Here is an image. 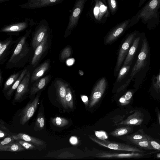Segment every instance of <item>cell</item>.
Returning a JSON list of instances; mask_svg holds the SVG:
<instances>
[{
	"mask_svg": "<svg viewBox=\"0 0 160 160\" xmlns=\"http://www.w3.org/2000/svg\"><path fill=\"white\" fill-rule=\"evenodd\" d=\"M29 32H27L16 41L14 49L6 63L7 69L25 67L31 58L32 47L30 46L28 40Z\"/></svg>",
	"mask_w": 160,
	"mask_h": 160,
	"instance_id": "6da1fadb",
	"label": "cell"
},
{
	"mask_svg": "<svg viewBox=\"0 0 160 160\" xmlns=\"http://www.w3.org/2000/svg\"><path fill=\"white\" fill-rule=\"evenodd\" d=\"M160 0H149L133 18L128 28L137 23L140 20L145 23L157 18Z\"/></svg>",
	"mask_w": 160,
	"mask_h": 160,
	"instance_id": "7a4b0ae2",
	"label": "cell"
},
{
	"mask_svg": "<svg viewBox=\"0 0 160 160\" xmlns=\"http://www.w3.org/2000/svg\"><path fill=\"white\" fill-rule=\"evenodd\" d=\"M52 38L47 34L37 47L32 58L31 66L36 67L47 54L51 46Z\"/></svg>",
	"mask_w": 160,
	"mask_h": 160,
	"instance_id": "3957f363",
	"label": "cell"
},
{
	"mask_svg": "<svg viewBox=\"0 0 160 160\" xmlns=\"http://www.w3.org/2000/svg\"><path fill=\"white\" fill-rule=\"evenodd\" d=\"M92 141L102 146L114 150L127 151L132 152H144L145 151L137 147L117 142H110L105 140H102L89 136Z\"/></svg>",
	"mask_w": 160,
	"mask_h": 160,
	"instance_id": "277c9868",
	"label": "cell"
},
{
	"mask_svg": "<svg viewBox=\"0 0 160 160\" xmlns=\"http://www.w3.org/2000/svg\"><path fill=\"white\" fill-rule=\"evenodd\" d=\"M148 51V43L146 40L143 39L142 40L141 50L138 55L136 62L132 69L130 76L131 79L146 66Z\"/></svg>",
	"mask_w": 160,
	"mask_h": 160,
	"instance_id": "5b68a950",
	"label": "cell"
},
{
	"mask_svg": "<svg viewBox=\"0 0 160 160\" xmlns=\"http://www.w3.org/2000/svg\"><path fill=\"white\" fill-rule=\"evenodd\" d=\"M88 0H76L70 17L66 34H69L77 26L79 18Z\"/></svg>",
	"mask_w": 160,
	"mask_h": 160,
	"instance_id": "8992f818",
	"label": "cell"
},
{
	"mask_svg": "<svg viewBox=\"0 0 160 160\" xmlns=\"http://www.w3.org/2000/svg\"><path fill=\"white\" fill-rule=\"evenodd\" d=\"M42 92H38L33 100L30 101L21 112L19 115L21 124H25L33 116L38 106Z\"/></svg>",
	"mask_w": 160,
	"mask_h": 160,
	"instance_id": "52a82bcc",
	"label": "cell"
},
{
	"mask_svg": "<svg viewBox=\"0 0 160 160\" xmlns=\"http://www.w3.org/2000/svg\"><path fill=\"white\" fill-rule=\"evenodd\" d=\"M31 74L29 68L16 90L13 103L20 102L29 92V86L30 84Z\"/></svg>",
	"mask_w": 160,
	"mask_h": 160,
	"instance_id": "ba28073f",
	"label": "cell"
},
{
	"mask_svg": "<svg viewBox=\"0 0 160 160\" xmlns=\"http://www.w3.org/2000/svg\"><path fill=\"white\" fill-rule=\"evenodd\" d=\"M51 85L55 90L56 96L63 107L65 109H67L65 97L66 90L68 85L61 78H56L52 82Z\"/></svg>",
	"mask_w": 160,
	"mask_h": 160,
	"instance_id": "9c48e42d",
	"label": "cell"
},
{
	"mask_svg": "<svg viewBox=\"0 0 160 160\" xmlns=\"http://www.w3.org/2000/svg\"><path fill=\"white\" fill-rule=\"evenodd\" d=\"M94 2L93 12L95 20L97 22H103L109 16L108 7L101 0H94Z\"/></svg>",
	"mask_w": 160,
	"mask_h": 160,
	"instance_id": "30bf717a",
	"label": "cell"
},
{
	"mask_svg": "<svg viewBox=\"0 0 160 160\" xmlns=\"http://www.w3.org/2000/svg\"><path fill=\"white\" fill-rule=\"evenodd\" d=\"M107 86V82L103 78L100 80L94 87L89 103L90 108L94 106L99 101L104 93Z\"/></svg>",
	"mask_w": 160,
	"mask_h": 160,
	"instance_id": "8fae6325",
	"label": "cell"
},
{
	"mask_svg": "<svg viewBox=\"0 0 160 160\" xmlns=\"http://www.w3.org/2000/svg\"><path fill=\"white\" fill-rule=\"evenodd\" d=\"M136 35V32L129 35L126 39L119 51L117 61L115 68L116 72L118 71L123 60L126 58L130 48L131 44Z\"/></svg>",
	"mask_w": 160,
	"mask_h": 160,
	"instance_id": "7c38bea8",
	"label": "cell"
},
{
	"mask_svg": "<svg viewBox=\"0 0 160 160\" xmlns=\"http://www.w3.org/2000/svg\"><path fill=\"white\" fill-rule=\"evenodd\" d=\"M131 20V18L126 20L112 28L106 37V44H109L115 40L128 28Z\"/></svg>",
	"mask_w": 160,
	"mask_h": 160,
	"instance_id": "4fadbf2b",
	"label": "cell"
},
{
	"mask_svg": "<svg viewBox=\"0 0 160 160\" xmlns=\"http://www.w3.org/2000/svg\"><path fill=\"white\" fill-rule=\"evenodd\" d=\"M51 61L50 58L46 59L39 66L37 67L31 74L30 84L42 77L47 73L50 69Z\"/></svg>",
	"mask_w": 160,
	"mask_h": 160,
	"instance_id": "5bb4252c",
	"label": "cell"
},
{
	"mask_svg": "<svg viewBox=\"0 0 160 160\" xmlns=\"http://www.w3.org/2000/svg\"><path fill=\"white\" fill-rule=\"evenodd\" d=\"M12 37L1 41L0 42V64L2 65L8 60V57L11 52L12 45L15 43Z\"/></svg>",
	"mask_w": 160,
	"mask_h": 160,
	"instance_id": "9a60e30c",
	"label": "cell"
},
{
	"mask_svg": "<svg viewBox=\"0 0 160 160\" xmlns=\"http://www.w3.org/2000/svg\"><path fill=\"white\" fill-rule=\"evenodd\" d=\"M147 154L138 152H132L128 153H111L101 152L96 154L95 157L100 158H140L145 156Z\"/></svg>",
	"mask_w": 160,
	"mask_h": 160,
	"instance_id": "2e32d148",
	"label": "cell"
},
{
	"mask_svg": "<svg viewBox=\"0 0 160 160\" xmlns=\"http://www.w3.org/2000/svg\"><path fill=\"white\" fill-rule=\"evenodd\" d=\"M52 76L50 74L40 78L34 82L31 86L29 96L32 97L44 89L51 81Z\"/></svg>",
	"mask_w": 160,
	"mask_h": 160,
	"instance_id": "e0dca14e",
	"label": "cell"
},
{
	"mask_svg": "<svg viewBox=\"0 0 160 160\" xmlns=\"http://www.w3.org/2000/svg\"><path fill=\"white\" fill-rule=\"evenodd\" d=\"M144 120V114L140 110H136L124 120L116 124L117 125H129L138 126L141 124Z\"/></svg>",
	"mask_w": 160,
	"mask_h": 160,
	"instance_id": "ac0fdd59",
	"label": "cell"
},
{
	"mask_svg": "<svg viewBox=\"0 0 160 160\" xmlns=\"http://www.w3.org/2000/svg\"><path fill=\"white\" fill-rule=\"evenodd\" d=\"M48 34L47 29L46 28L39 29L35 32L31 40V46L34 52Z\"/></svg>",
	"mask_w": 160,
	"mask_h": 160,
	"instance_id": "d6986e66",
	"label": "cell"
},
{
	"mask_svg": "<svg viewBox=\"0 0 160 160\" xmlns=\"http://www.w3.org/2000/svg\"><path fill=\"white\" fill-rule=\"evenodd\" d=\"M38 113L36 117V122L34 127L36 131H41L45 127V116L44 113V109L42 104V100L41 103Z\"/></svg>",
	"mask_w": 160,
	"mask_h": 160,
	"instance_id": "ffe728a7",
	"label": "cell"
},
{
	"mask_svg": "<svg viewBox=\"0 0 160 160\" xmlns=\"http://www.w3.org/2000/svg\"><path fill=\"white\" fill-rule=\"evenodd\" d=\"M13 137L15 140H22L31 143L37 146H42L45 144L44 141L41 139L23 133H18L13 135Z\"/></svg>",
	"mask_w": 160,
	"mask_h": 160,
	"instance_id": "44dd1931",
	"label": "cell"
},
{
	"mask_svg": "<svg viewBox=\"0 0 160 160\" xmlns=\"http://www.w3.org/2000/svg\"><path fill=\"white\" fill-rule=\"evenodd\" d=\"M29 66H26L24 68L19 76L13 84L12 87L4 94L7 98H10L12 96L14 92L16 90L23 78L27 73L29 69Z\"/></svg>",
	"mask_w": 160,
	"mask_h": 160,
	"instance_id": "7402d4cb",
	"label": "cell"
},
{
	"mask_svg": "<svg viewBox=\"0 0 160 160\" xmlns=\"http://www.w3.org/2000/svg\"><path fill=\"white\" fill-rule=\"evenodd\" d=\"M140 38L138 37L134 41L130 47L124 62L123 66H127L131 63L138 47Z\"/></svg>",
	"mask_w": 160,
	"mask_h": 160,
	"instance_id": "603a6c76",
	"label": "cell"
},
{
	"mask_svg": "<svg viewBox=\"0 0 160 160\" xmlns=\"http://www.w3.org/2000/svg\"><path fill=\"white\" fill-rule=\"evenodd\" d=\"M22 70L11 75L4 83L2 91L5 93L12 86L21 74Z\"/></svg>",
	"mask_w": 160,
	"mask_h": 160,
	"instance_id": "cb8c5ba5",
	"label": "cell"
},
{
	"mask_svg": "<svg viewBox=\"0 0 160 160\" xmlns=\"http://www.w3.org/2000/svg\"><path fill=\"white\" fill-rule=\"evenodd\" d=\"M25 149V148L18 142H13L0 148V151L18 152L24 151Z\"/></svg>",
	"mask_w": 160,
	"mask_h": 160,
	"instance_id": "d4e9b609",
	"label": "cell"
},
{
	"mask_svg": "<svg viewBox=\"0 0 160 160\" xmlns=\"http://www.w3.org/2000/svg\"><path fill=\"white\" fill-rule=\"evenodd\" d=\"M133 128L132 127L127 126L117 128L110 132L109 135L115 137H118L125 135L132 132Z\"/></svg>",
	"mask_w": 160,
	"mask_h": 160,
	"instance_id": "484cf974",
	"label": "cell"
},
{
	"mask_svg": "<svg viewBox=\"0 0 160 160\" xmlns=\"http://www.w3.org/2000/svg\"><path fill=\"white\" fill-rule=\"evenodd\" d=\"M130 141L140 148H142L146 150H154L151 146L147 138L137 140H132Z\"/></svg>",
	"mask_w": 160,
	"mask_h": 160,
	"instance_id": "4316f807",
	"label": "cell"
},
{
	"mask_svg": "<svg viewBox=\"0 0 160 160\" xmlns=\"http://www.w3.org/2000/svg\"><path fill=\"white\" fill-rule=\"evenodd\" d=\"M148 136L144 132L143 129H140L135 133L128 136L127 139L130 141L137 140L147 138Z\"/></svg>",
	"mask_w": 160,
	"mask_h": 160,
	"instance_id": "83f0119b",
	"label": "cell"
},
{
	"mask_svg": "<svg viewBox=\"0 0 160 160\" xmlns=\"http://www.w3.org/2000/svg\"><path fill=\"white\" fill-rule=\"evenodd\" d=\"M52 123L58 127H63L68 124L69 121L65 118L57 117L51 119Z\"/></svg>",
	"mask_w": 160,
	"mask_h": 160,
	"instance_id": "f1b7e54d",
	"label": "cell"
},
{
	"mask_svg": "<svg viewBox=\"0 0 160 160\" xmlns=\"http://www.w3.org/2000/svg\"><path fill=\"white\" fill-rule=\"evenodd\" d=\"M24 24H18L6 27L2 29L1 32H15L21 31L25 28Z\"/></svg>",
	"mask_w": 160,
	"mask_h": 160,
	"instance_id": "f546056e",
	"label": "cell"
},
{
	"mask_svg": "<svg viewBox=\"0 0 160 160\" xmlns=\"http://www.w3.org/2000/svg\"><path fill=\"white\" fill-rule=\"evenodd\" d=\"M71 54V49L69 47H66L62 51L59 56L61 62H63L65 60L70 57Z\"/></svg>",
	"mask_w": 160,
	"mask_h": 160,
	"instance_id": "4dcf8cb0",
	"label": "cell"
},
{
	"mask_svg": "<svg viewBox=\"0 0 160 160\" xmlns=\"http://www.w3.org/2000/svg\"><path fill=\"white\" fill-rule=\"evenodd\" d=\"M65 100L68 107L71 109H72L73 107V102L72 92L70 88L68 87L67 88Z\"/></svg>",
	"mask_w": 160,
	"mask_h": 160,
	"instance_id": "1f68e13d",
	"label": "cell"
},
{
	"mask_svg": "<svg viewBox=\"0 0 160 160\" xmlns=\"http://www.w3.org/2000/svg\"><path fill=\"white\" fill-rule=\"evenodd\" d=\"M130 68V64L127 66H123L119 71L117 80V82H120L125 77L128 72Z\"/></svg>",
	"mask_w": 160,
	"mask_h": 160,
	"instance_id": "d6a6232c",
	"label": "cell"
},
{
	"mask_svg": "<svg viewBox=\"0 0 160 160\" xmlns=\"http://www.w3.org/2000/svg\"><path fill=\"white\" fill-rule=\"evenodd\" d=\"M107 1L110 12L112 15H114L118 9L117 0H107Z\"/></svg>",
	"mask_w": 160,
	"mask_h": 160,
	"instance_id": "836d02e7",
	"label": "cell"
},
{
	"mask_svg": "<svg viewBox=\"0 0 160 160\" xmlns=\"http://www.w3.org/2000/svg\"><path fill=\"white\" fill-rule=\"evenodd\" d=\"M25 149L28 150H33L35 148V145L33 144L22 140H16Z\"/></svg>",
	"mask_w": 160,
	"mask_h": 160,
	"instance_id": "e575fe53",
	"label": "cell"
},
{
	"mask_svg": "<svg viewBox=\"0 0 160 160\" xmlns=\"http://www.w3.org/2000/svg\"><path fill=\"white\" fill-rule=\"evenodd\" d=\"M15 140L12 136H9L4 138L3 140L1 141L0 142V148L10 144L13 142Z\"/></svg>",
	"mask_w": 160,
	"mask_h": 160,
	"instance_id": "d590c367",
	"label": "cell"
},
{
	"mask_svg": "<svg viewBox=\"0 0 160 160\" xmlns=\"http://www.w3.org/2000/svg\"><path fill=\"white\" fill-rule=\"evenodd\" d=\"M153 83L156 92L158 93L160 92V72L158 75L154 78Z\"/></svg>",
	"mask_w": 160,
	"mask_h": 160,
	"instance_id": "8d00e7d4",
	"label": "cell"
},
{
	"mask_svg": "<svg viewBox=\"0 0 160 160\" xmlns=\"http://www.w3.org/2000/svg\"><path fill=\"white\" fill-rule=\"evenodd\" d=\"M149 143L154 150L160 151V144L154 140L148 135L147 138Z\"/></svg>",
	"mask_w": 160,
	"mask_h": 160,
	"instance_id": "74e56055",
	"label": "cell"
},
{
	"mask_svg": "<svg viewBox=\"0 0 160 160\" xmlns=\"http://www.w3.org/2000/svg\"><path fill=\"white\" fill-rule=\"evenodd\" d=\"M124 95L126 100L130 102L132 96V92L130 91H128Z\"/></svg>",
	"mask_w": 160,
	"mask_h": 160,
	"instance_id": "f35d334b",
	"label": "cell"
},
{
	"mask_svg": "<svg viewBox=\"0 0 160 160\" xmlns=\"http://www.w3.org/2000/svg\"><path fill=\"white\" fill-rule=\"evenodd\" d=\"M119 102L122 105H127L130 102L126 100L124 95H123L119 99Z\"/></svg>",
	"mask_w": 160,
	"mask_h": 160,
	"instance_id": "ab89813d",
	"label": "cell"
},
{
	"mask_svg": "<svg viewBox=\"0 0 160 160\" xmlns=\"http://www.w3.org/2000/svg\"><path fill=\"white\" fill-rule=\"evenodd\" d=\"M81 98L83 102L86 106H87L89 103V101L88 97L85 95H81Z\"/></svg>",
	"mask_w": 160,
	"mask_h": 160,
	"instance_id": "60d3db41",
	"label": "cell"
},
{
	"mask_svg": "<svg viewBox=\"0 0 160 160\" xmlns=\"http://www.w3.org/2000/svg\"><path fill=\"white\" fill-rule=\"evenodd\" d=\"M70 141L72 144L75 145L77 144L78 142V139L77 138L72 137L70 139Z\"/></svg>",
	"mask_w": 160,
	"mask_h": 160,
	"instance_id": "b9f144b4",
	"label": "cell"
},
{
	"mask_svg": "<svg viewBox=\"0 0 160 160\" xmlns=\"http://www.w3.org/2000/svg\"><path fill=\"white\" fill-rule=\"evenodd\" d=\"M2 72L1 71V69L0 70V86L1 87H2V82L3 80V78L2 76Z\"/></svg>",
	"mask_w": 160,
	"mask_h": 160,
	"instance_id": "7bdbcfd3",
	"label": "cell"
},
{
	"mask_svg": "<svg viewBox=\"0 0 160 160\" xmlns=\"http://www.w3.org/2000/svg\"><path fill=\"white\" fill-rule=\"evenodd\" d=\"M156 111L157 114L158 118V120L160 126V112L158 108L156 109Z\"/></svg>",
	"mask_w": 160,
	"mask_h": 160,
	"instance_id": "ee69618b",
	"label": "cell"
},
{
	"mask_svg": "<svg viewBox=\"0 0 160 160\" xmlns=\"http://www.w3.org/2000/svg\"><path fill=\"white\" fill-rule=\"evenodd\" d=\"M0 138L1 139L2 138H4L5 136V132L3 131L1 129L0 131Z\"/></svg>",
	"mask_w": 160,
	"mask_h": 160,
	"instance_id": "f6af8a7d",
	"label": "cell"
},
{
	"mask_svg": "<svg viewBox=\"0 0 160 160\" xmlns=\"http://www.w3.org/2000/svg\"><path fill=\"white\" fill-rule=\"evenodd\" d=\"M147 0H140L138 6L140 7Z\"/></svg>",
	"mask_w": 160,
	"mask_h": 160,
	"instance_id": "bcb514c9",
	"label": "cell"
},
{
	"mask_svg": "<svg viewBox=\"0 0 160 160\" xmlns=\"http://www.w3.org/2000/svg\"><path fill=\"white\" fill-rule=\"evenodd\" d=\"M103 3L106 5H107V2L106 0H101Z\"/></svg>",
	"mask_w": 160,
	"mask_h": 160,
	"instance_id": "7dc6e473",
	"label": "cell"
},
{
	"mask_svg": "<svg viewBox=\"0 0 160 160\" xmlns=\"http://www.w3.org/2000/svg\"><path fill=\"white\" fill-rule=\"evenodd\" d=\"M157 158H160V152L157 154Z\"/></svg>",
	"mask_w": 160,
	"mask_h": 160,
	"instance_id": "c3c4849f",
	"label": "cell"
}]
</instances>
